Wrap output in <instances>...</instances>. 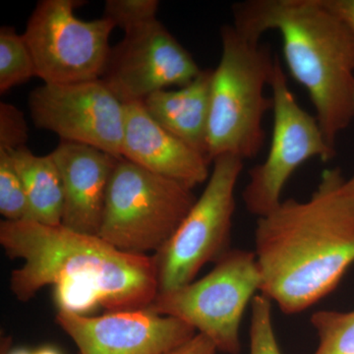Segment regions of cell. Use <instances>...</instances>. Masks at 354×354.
Listing matches in <instances>:
<instances>
[{
  "label": "cell",
  "mask_w": 354,
  "mask_h": 354,
  "mask_svg": "<svg viewBox=\"0 0 354 354\" xmlns=\"http://www.w3.org/2000/svg\"><path fill=\"white\" fill-rule=\"evenodd\" d=\"M319 346L314 354H354V310H320L311 316Z\"/></svg>",
  "instance_id": "ac0fdd59"
},
{
  "label": "cell",
  "mask_w": 354,
  "mask_h": 354,
  "mask_svg": "<svg viewBox=\"0 0 354 354\" xmlns=\"http://www.w3.org/2000/svg\"><path fill=\"white\" fill-rule=\"evenodd\" d=\"M324 4L344 21L354 35V0H323Z\"/></svg>",
  "instance_id": "d4e9b609"
},
{
  "label": "cell",
  "mask_w": 354,
  "mask_h": 354,
  "mask_svg": "<svg viewBox=\"0 0 354 354\" xmlns=\"http://www.w3.org/2000/svg\"><path fill=\"white\" fill-rule=\"evenodd\" d=\"M342 191L346 194L354 196V176L344 180V185H342Z\"/></svg>",
  "instance_id": "484cf974"
},
{
  "label": "cell",
  "mask_w": 354,
  "mask_h": 354,
  "mask_svg": "<svg viewBox=\"0 0 354 354\" xmlns=\"http://www.w3.org/2000/svg\"><path fill=\"white\" fill-rule=\"evenodd\" d=\"M235 29L260 41L274 30L291 77L304 86L326 141L335 149L354 118V35L323 0H247L232 6Z\"/></svg>",
  "instance_id": "7a4b0ae2"
},
{
  "label": "cell",
  "mask_w": 354,
  "mask_h": 354,
  "mask_svg": "<svg viewBox=\"0 0 354 354\" xmlns=\"http://www.w3.org/2000/svg\"><path fill=\"white\" fill-rule=\"evenodd\" d=\"M261 281L254 251L230 249L206 276L176 290L158 292L147 308L187 324L208 337L218 351L239 354L242 319L260 291Z\"/></svg>",
  "instance_id": "8992f818"
},
{
  "label": "cell",
  "mask_w": 354,
  "mask_h": 354,
  "mask_svg": "<svg viewBox=\"0 0 354 354\" xmlns=\"http://www.w3.org/2000/svg\"><path fill=\"white\" fill-rule=\"evenodd\" d=\"M221 57L213 72L209 120V158L256 157L264 144L262 122L272 109L265 95L276 57L267 46L241 34L234 25L221 29Z\"/></svg>",
  "instance_id": "277c9868"
},
{
  "label": "cell",
  "mask_w": 354,
  "mask_h": 354,
  "mask_svg": "<svg viewBox=\"0 0 354 354\" xmlns=\"http://www.w3.org/2000/svg\"><path fill=\"white\" fill-rule=\"evenodd\" d=\"M339 169L323 172L306 201L286 199L258 218L260 293L286 314L308 309L337 288L354 263V196Z\"/></svg>",
  "instance_id": "6da1fadb"
},
{
  "label": "cell",
  "mask_w": 354,
  "mask_h": 354,
  "mask_svg": "<svg viewBox=\"0 0 354 354\" xmlns=\"http://www.w3.org/2000/svg\"><path fill=\"white\" fill-rule=\"evenodd\" d=\"M250 354H281L272 325V300L262 293L251 302Z\"/></svg>",
  "instance_id": "44dd1931"
},
{
  "label": "cell",
  "mask_w": 354,
  "mask_h": 354,
  "mask_svg": "<svg viewBox=\"0 0 354 354\" xmlns=\"http://www.w3.org/2000/svg\"><path fill=\"white\" fill-rule=\"evenodd\" d=\"M215 344L204 335L197 334L190 341L179 346L169 354H216Z\"/></svg>",
  "instance_id": "cb8c5ba5"
},
{
  "label": "cell",
  "mask_w": 354,
  "mask_h": 354,
  "mask_svg": "<svg viewBox=\"0 0 354 354\" xmlns=\"http://www.w3.org/2000/svg\"><path fill=\"white\" fill-rule=\"evenodd\" d=\"M84 1L41 0L29 20L24 38L44 84H70L101 79L111 48V20L84 21L74 14Z\"/></svg>",
  "instance_id": "ba28073f"
},
{
  "label": "cell",
  "mask_w": 354,
  "mask_h": 354,
  "mask_svg": "<svg viewBox=\"0 0 354 354\" xmlns=\"http://www.w3.org/2000/svg\"><path fill=\"white\" fill-rule=\"evenodd\" d=\"M9 354H32V353H30V351H27V349L20 348V349H16V351H11V353Z\"/></svg>",
  "instance_id": "83f0119b"
},
{
  "label": "cell",
  "mask_w": 354,
  "mask_h": 354,
  "mask_svg": "<svg viewBox=\"0 0 354 354\" xmlns=\"http://www.w3.org/2000/svg\"><path fill=\"white\" fill-rule=\"evenodd\" d=\"M0 244L9 258L23 261L10 276V290L19 301L64 278L92 283L108 312L145 309L158 293L153 256L122 252L99 235L62 225L2 221Z\"/></svg>",
  "instance_id": "3957f363"
},
{
  "label": "cell",
  "mask_w": 354,
  "mask_h": 354,
  "mask_svg": "<svg viewBox=\"0 0 354 354\" xmlns=\"http://www.w3.org/2000/svg\"><path fill=\"white\" fill-rule=\"evenodd\" d=\"M53 298L59 311L88 316L102 307V298L95 286L82 279H62L55 285Z\"/></svg>",
  "instance_id": "ffe728a7"
},
{
  "label": "cell",
  "mask_w": 354,
  "mask_h": 354,
  "mask_svg": "<svg viewBox=\"0 0 354 354\" xmlns=\"http://www.w3.org/2000/svg\"><path fill=\"white\" fill-rule=\"evenodd\" d=\"M158 0H108L104 17L124 32L157 19Z\"/></svg>",
  "instance_id": "7402d4cb"
},
{
  "label": "cell",
  "mask_w": 354,
  "mask_h": 354,
  "mask_svg": "<svg viewBox=\"0 0 354 354\" xmlns=\"http://www.w3.org/2000/svg\"><path fill=\"white\" fill-rule=\"evenodd\" d=\"M0 213L4 221L31 220L22 180L8 151L0 149Z\"/></svg>",
  "instance_id": "d6986e66"
},
{
  "label": "cell",
  "mask_w": 354,
  "mask_h": 354,
  "mask_svg": "<svg viewBox=\"0 0 354 354\" xmlns=\"http://www.w3.org/2000/svg\"><path fill=\"white\" fill-rule=\"evenodd\" d=\"M192 55L158 19L125 32L111 48L101 80L123 104L184 86L201 73Z\"/></svg>",
  "instance_id": "8fae6325"
},
{
  "label": "cell",
  "mask_w": 354,
  "mask_h": 354,
  "mask_svg": "<svg viewBox=\"0 0 354 354\" xmlns=\"http://www.w3.org/2000/svg\"><path fill=\"white\" fill-rule=\"evenodd\" d=\"M29 140V129L24 113L13 104H0V149L17 150L26 147Z\"/></svg>",
  "instance_id": "603a6c76"
},
{
  "label": "cell",
  "mask_w": 354,
  "mask_h": 354,
  "mask_svg": "<svg viewBox=\"0 0 354 354\" xmlns=\"http://www.w3.org/2000/svg\"><path fill=\"white\" fill-rule=\"evenodd\" d=\"M37 77L36 66L23 35L13 27L0 29V93Z\"/></svg>",
  "instance_id": "e0dca14e"
},
{
  "label": "cell",
  "mask_w": 354,
  "mask_h": 354,
  "mask_svg": "<svg viewBox=\"0 0 354 354\" xmlns=\"http://www.w3.org/2000/svg\"><path fill=\"white\" fill-rule=\"evenodd\" d=\"M270 87L274 113L271 145L265 162L249 171L242 194L247 211L258 218L281 204L283 188L300 165L312 158L328 162L337 155L326 141L316 116L298 104L278 57Z\"/></svg>",
  "instance_id": "9c48e42d"
},
{
  "label": "cell",
  "mask_w": 354,
  "mask_h": 354,
  "mask_svg": "<svg viewBox=\"0 0 354 354\" xmlns=\"http://www.w3.org/2000/svg\"><path fill=\"white\" fill-rule=\"evenodd\" d=\"M213 171L171 241L153 256L158 292L187 285L209 262L230 250L235 188L243 171L241 158L223 155L213 160Z\"/></svg>",
  "instance_id": "52a82bcc"
},
{
  "label": "cell",
  "mask_w": 354,
  "mask_h": 354,
  "mask_svg": "<svg viewBox=\"0 0 354 354\" xmlns=\"http://www.w3.org/2000/svg\"><path fill=\"white\" fill-rule=\"evenodd\" d=\"M55 320L80 354H169L198 334L179 319L148 308L95 317L58 310Z\"/></svg>",
  "instance_id": "7c38bea8"
},
{
  "label": "cell",
  "mask_w": 354,
  "mask_h": 354,
  "mask_svg": "<svg viewBox=\"0 0 354 354\" xmlns=\"http://www.w3.org/2000/svg\"><path fill=\"white\" fill-rule=\"evenodd\" d=\"M50 153L64 187L62 225L79 234L99 235L109 180L120 158L64 140Z\"/></svg>",
  "instance_id": "4fadbf2b"
},
{
  "label": "cell",
  "mask_w": 354,
  "mask_h": 354,
  "mask_svg": "<svg viewBox=\"0 0 354 354\" xmlns=\"http://www.w3.org/2000/svg\"><path fill=\"white\" fill-rule=\"evenodd\" d=\"M28 106L39 129L55 133L64 141L94 147L122 158L125 104L101 79L44 83L30 93Z\"/></svg>",
  "instance_id": "30bf717a"
},
{
  "label": "cell",
  "mask_w": 354,
  "mask_h": 354,
  "mask_svg": "<svg viewBox=\"0 0 354 354\" xmlns=\"http://www.w3.org/2000/svg\"><path fill=\"white\" fill-rule=\"evenodd\" d=\"M32 354H62L57 348H53V346H44L35 351Z\"/></svg>",
  "instance_id": "4316f807"
},
{
  "label": "cell",
  "mask_w": 354,
  "mask_h": 354,
  "mask_svg": "<svg viewBox=\"0 0 354 354\" xmlns=\"http://www.w3.org/2000/svg\"><path fill=\"white\" fill-rule=\"evenodd\" d=\"M214 69L202 70L178 90H160L144 100L148 113L160 127L208 160L209 106ZM211 162V160H209Z\"/></svg>",
  "instance_id": "9a60e30c"
},
{
  "label": "cell",
  "mask_w": 354,
  "mask_h": 354,
  "mask_svg": "<svg viewBox=\"0 0 354 354\" xmlns=\"http://www.w3.org/2000/svg\"><path fill=\"white\" fill-rule=\"evenodd\" d=\"M196 200L183 183L120 158L109 180L99 236L122 252L155 255Z\"/></svg>",
  "instance_id": "5b68a950"
},
{
  "label": "cell",
  "mask_w": 354,
  "mask_h": 354,
  "mask_svg": "<svg viewBox=\"0 0 354 354\" xmlns=\"http://www.w3.org/2000/svg\"><path fill=\"white\" fill-rule=\"evenodd\" d=\"M124 104L122 158L191 189L209 179L208 158L160 127L143 102Z\"/></svg>",
  "instance_id": "5bb4252c"
},
{
  "label": "cell",
  "mask_w": 354,
  "mask_h": 354,
  "mask_svg": "<svg viewBox=\"0 0 354 354\" xmlns=\"http://www.w3.org/2000/svg\"><path fill=\"white\" fill-rule=\"evenodd\" d=\"M8 152L24 186L31 214L30 221L48 225H62L64 187L51 153L36 156L27 146Z\"/></svg>",
  "instance_id": "2e32d148"
}]
</instances>
